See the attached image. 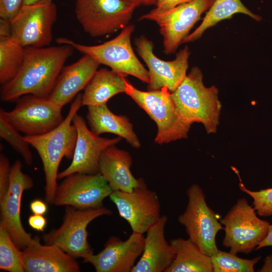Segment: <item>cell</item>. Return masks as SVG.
Here are the masks:
<instances>
[{"label": "cell", "instance_id": "obj_1", "mask_svg": "<svg viewBox=\"0 0 272 272\" xmlns=\"http://www.w3.org/2000/svg\"><path fill=\"white\" fill-rule=\"evenodd\" d=\"M74 49L66 44L25 47L23 62L18 73L12 80L2 85L1 100L16 102L21 97L29 94L48 98Z\"/></svg>", "mask_w": 272, "mask_h": 272}, {"label": "cell", "instance_id": "obj_2", "mask_svg": "<svg viewBox=\"0 0 272 272\" xmlns=\"http://www.w3.org/2000/svg\"><path fill=\"white\" fill-rule=\"evenodd\" d=\"M82 94H78L71 104L62 122L51 131L40 135L24 136L39 155L45 175V197L52 203L58 186V170L61 160L72 159L77 138V131L72 122L74 115L82 105Z\"/></svg>", "mask_w": 272, "mask_h": 272}, {"label": "cell", "instance_id": "obj_3", "mask_svg": "<svg viewBox=\"0 0 272 272\" xmlns=\"http://www.w3.org/2000/svg\"><path fill=\"white\" fill-rule=\"evenodd\" d=\"M202 79L201 70L193 67L171 96L177 110L186 121L190 124L201 123L208 133H215L222 108L218 89L215 86L206 87Z\"/></svg>", "mask_w": 272, "mask_h": 272}, {"label": "cell", "instance_id": "obj_4", "mask_svg": "<svg viewBox=\"0 0 272 272\" xmlns=\"http://www.w3.org/2000/svg\"><path fill=\"white\" fill-rule=\"evenodd\" d=\"M125 85V93L157 124L158 131L155 139L156 143L162 145L187 138L191 124L178 113L167 87L143 91L135 88L127 80Z\"/></svg>", "mask_w": 272, "mask_h": 272}, {"label": "cell", "instance_id": "obj_5", "mask_svg": "<svg viewBox=\"0 0 272 272\" xmlns=\"http://www.w3.org/2000/svg\"><path fill=\"white\" fill-rule=\"evenodd\" d=\"M134 30V25H128L112 39L96 45H86L66 38H58L56 41L72 46L115 72L133 76L148 84V71L139 60L131 45V37Z\"/></svg>", "mask_w": 272, "mask_h": 272}, {"label": "cell", "instance_id": "obj_6", "mask_svg": "<svg viewBox=\"0 0 272 272\" xmlns=\"http://www.w3.org/2000/svg\"><path fill=\"white\" fill-rule=\"evenodd\" d=\"M220 222L224 226L223 245L236 254H248L255 249L267 235L270 225L257 216L244 198L238 199Z\"/></svg>", "mask_w": 272, "mask_h": 272}, {"label": "cell", "instance_id": "obj_7", "mask_svg": "<svg viewBox=\"0 0 272 272\" xmlns=\"http://www.w3.org/2000/svg\"><path fill=\"white\" fill-rule=\"evenodd\" d=\"M136 8L125 0H76L75 13L84 31L98 37L126 27Z\"/></svg>", "mask_w": 272, "mask_h": 272}, {"label": "cell", "instance_id": "obj_8", "mask_svg": "<svg viewBox=\"0 0 272 272\" xmlns=\"http://www.w3.org/2000/svg\"><path fill=\"white\" fill-rule=\"evenodd\" d=\"M215 0H192L172 9L161 10L156 8L142 15L139 21L155 22L163 37L164 52L174 53L201 15L208 11Z\"/></svg>", "mask_w": 272, "mask_h": 272}, {"label": "cell", "instance_id": "obj_9", "mask_svg": "<svg viewBox=\"0 0 272 272\" xmlns=\"http://www.w3.org/2000/svg\"><path fill=\"white\" fill-rule=\"evenodd\" d=\"M187 204L178 218L189 239L205 254L211 257L219 250L216 242L218 232L224 227L219 216L208 205L200 187L191 185L187 190Z\"/></svg>", "mask_w": 272, "mask_h": 272}, {"label": "cell", "instance_id": "obj_10", "mask_svg": "<svg viewBox=\"0 0 272 272\" xmlns=\"http://www.w3.org/2000/svg\"><path fill=\"white\" fill-rule=\"evenodd\" d=\"M111 214L104 207L79 209L66 206L61 226L43 235V240L45 244L55 245L76 258H83L93 253L88 241V225L99 217Z\"/></svg>", "mask_w": 272, "mask_h": 272}, {"label": "cell", "instance_id": "obj_11", "mask_svg": "<svg viewBox=\"0 0 272 272\" xmlns=\"http://www.w3.org/2000/svg\"><path fill=\"white\" fill-rule=\"evenodd\" d=\"M14 108L6 111L1 108L9 122L26 135L47 133L57 127L63 120L62 108L48 98L26 95L16 101Z\"/></svg>", "mask_w": 272, "mask_h": 272}, {"label": "cell", "instance_id": "obj_12", "mask_svg": "<svg viewBox=\"0 0 272 272\" xmlns=\"http://www.w3.org/2000/svg\"><path fill=\"white\" fill-rule=\"evenodd\" d=\"M57 17L52 2L40 1L23 5L9 20L12 35L24 47L48 46L52 40V29Z\"/></svg>", "mask_w": 272, "mask_h": 272}, {"label": "cell", "instance_id": "obj_13", "mask_svg": "<svg viewBox=\"0 0 272 272\" xmlns=\"http://www.w3.org/2000/svg\"><path fill=\"white\" fill-rule=\"evenodd\" d=\"M109 197L132 232L144 234L161 217L159 197L144 180L131 191H113Z\"/></svg>", "mask_w": 272, "mask_h": 272}, {"label": "cell", "instance_id": "obj_14", "mask_svg": "<svg viewBox=\"0 0 272 272\" xmlns=\"http://www.w3.org/2000/svg\"><path fill=\"white\" fill-rule=\"evenodd\" d=\"M133 43L148 68L150 79L148 91L167 87L171 93L174 92L186 76L190 53L189 47L185 46L179 50L174 60L165 61L155 55L153 41L145 35L135 38Z\"/></svg>", "mask_w": 272, "mask_h": 272}, {"label": "cell", "instance_id": "obj_15", "mask_svg": "<svg viewBox=\"0 0 272 272\" xmlns=\"http://www.w3.org/2000/svg\"><path fill=\"white\" fill-rule=\"evenodd\" d=\"M113 192L100 173H74L63 178L57 186L52 204L79 209L103 207V201Z\"/></svg>", "mask_w": 272, "mask_h": 272}, {"label": "cell", "instance_id": "obj_16", "mask_svg": "<svg viewBox=\"0 0 272 272\" xmlns=\"http://www.w3.org/2000/svg\"><path fill=\"white\" fill-rule=\"evenodd\" d=\"M22 164L17 160L11 166L10 183L7 193L0 202L1 223L7 229L12 240L21 250H24L33 238L23 227L21 219L23 193L33 186V181L22 171Z\"/></svg>", "mask_w": 272, "mask_h": 272}, {"label": "cell", "instance_id": "obj_17", "mask_svg": "<svg viewBox=\"0 0 272 272\" xmlns=\"http://www.w3.org/2000/svg\"><path fill=\"white\" fill-rule=\"evenodd\" d=\"M72 122L76 128L77 138L72 162L58 173V179L74 174H94L99 173V160L102 152L107 148L116 145L122 138H102L93 133L87 126L86 121L77 113Z\"/></svg>", "mask_w": 272, "mask_h": 272}, {"label": "cell", "instance_id": "obj_18", "mask_svg": "<svg viewBox=\"0 0 272 272\" xmlns=\"http://www.w3.org/2000/svg\"><path fill=\"white\" fill-rule=\"evenodd\" d=\"M144 241L143 234L133 232L124 241L111 236L100 252L84 256L83 262L91 264L97 272H131L143 252Z\"/></svg>", "mask_w": 272, "mask_h": 272}, {"label": "cell", "instance_id": "obj_19", "mask_svg": "<svg viewBox=\"0 0 272 272\" xmlns=\"http://www.w3.org/2000/svg\"><path fill=\"white\" fill-rule=\"evenodd\" d=\"M100 63L84 54L78 61L63 67L48 99L62 108L84 89Z\"/></svg>", "mask_w": 272, "mask_h": 272}, {"label": "cell", "instance_id": "obj_20", "mask_svg": "<svg viewBox=\"0 0 272 272\" xmlns=\"http://www.w3.org/2000/svg\"><path fill=\"white\" fill-rule=\"evenodd\" d=\"M26 272H78L80 265L76 257L55 245H42L39 237L22 250Z\"/></svg>", "mask_w": 272, "mask_h": 272}, {"label": "cell", "instance_id": "obj_21", "mask_svg": "<svg viewBox=\"0 0 272 272\" xmlns=\"http://www.w3.org/2000/svg\"><path fill=\"white\" fill-rule=\"evenodd\" d=\"M167 221L166 216H161L147 231L143 252L131 272H165L171 264L175 254L165 238Z\"/></svg>", "mask_w": 272, "mask_h": 272}, {"label": "cell", "instance_id": "obj_22", "mask_svg": "<svg viewBox=\"0 0 272 272\" xmlns=\"http://www.w3.org/2000/svg\"><path fill=\"white\" fill-rule=\"evenodd\" d=\"M132 158L129 153L118 149L115 145L105 149L99 160V173L113 191H131L144 180L136 179L130 167Z\"/></svg>", "mask_w": 272, "mask_h": 272}, {"label": "cell", "instance_id": "obj_23", "mask_svg": "<svg viewBox=\"0 0 272 272\" xmlns=\"http://www.w3.org/2000/svg\"><path fill=\"white\" fill-rule=\"evenodd\" d=\"M86 115L90 130L96 135L111 133L124 139L133 148H140V142L132 124L125 115H117L108 108L107 103L87 106Z\"/></svg>", "mask_w": 272, "mask_h": 272}, {"label": "cell", "instance_id": "obj_24", "mask_svg": "<svg viewBox=\"0 0 272 272\" xmlns=\"http://www.w3.org/2000/svg\"><path fill=\"white\" fill-rule=\"evenodd\" d=\"M125 76L106 68L98 70L84 89L82 105L106 104L114 96L125 93Z\"/></svg>", "mask_w": 272, "mask_h": 272}, {"label": "cell", "instance_id": "obj_25", "mask_svg": "<svg viewBox=\"0 0 272 272\" xmlns=\"http://www.w3.org/2000/svg\"><path fill=\"white\" fill-rule=\"evenodd\" d=\"M175 257L165 272H213L210 256L204 254L189 239H173L170 241Z\"/></svg>", "mask_w": 272, "mask_h": 272}, {"label": "cell", "instance_id": "obj_26", "mask_svg": "<svg viewBox=\"0 0 272 272\" xmlns=\"http://www.w3.org/2000/svg\"><path fill=\"white\" fill-rule=\"evenodd\" d=\"M237 13H242L252 19L260 21L262 18L253 13L240 0H215L200 25L183 41V43L193 42L199 39L205 31L214 26L219 22L231 18Z\"/></svg>", "mask_w": 272, "mask_h": 272}, {"label": "cell", "instance_id": "obj_27", "mask_svg": "<svg viewBox=\"0 0 272 272\" xmlns=\"http://www.w3.org/2000/svg\"><path fill=\"white\" fill-rule=\"evenodd\" d=\"M25 47L12 34L0 36V83L12 80L24 60Z\"/></svg>", "mask_w": 272, "mask_h": 272}, {"label": "cell", "instance_id": "obj_28", "mask_svg": "<svg viewBox=\"0 0 272 272\" xmlns=\"http://www.w3.org/2000/svg\"><path fill=\"white\" fill-rule=\"evenodd\" d=\"M20 250L0 222V269L9 272L25 271Z\"/></svg>", "mask_w": 272, "mask_h": 272}, {"label": "cell", "instance_id": "obj_29", "mask_svg": "<svg viewBox=\"0 0 272 272\" xmlns=\"http://www.w3.org/2000/svg\"><path fill=\"white\" fill-rule=\"evenodd\" d=\"M211 258L214 272H253L254 265L260 260L261 256L247 259L219 249Z\"/></svg>", "mask_w": 272, "mask_h": 272}, {"label": "cell", "instance_id": "obj_30", "mask_svg": "<svg viewBox=\"0 0 272 272\" xmlns=\"http://www.w3.org/2000/svg\"><path fill=\"white\" fill-rule=\"evenodd\" d=\"M0 137L21 155L27 165H32L33 155L29 149V144L9 122L1 110Z\"/></svg>", "mask_w": 272, "mask_h": 272}, {"label": "cell", "instance_id": "obj_31", "mask_svg": "<svg viewBox=\"0 0 272 272\" xmlns=\"http://www.w3.org/2000/svg\"><path fill=\"white\" fill-rule=\"evenodd\" d=\"M235 172L239 177L240 190L253 199V207L256 213L262 217H272V188L258 191L250 190L244 185L236 170Z\"/></svg>", "mask_w": 272, "mask_h": 272}, {"label": "cell", "instance_id": "obj_32", "mask_svg": "<svg viewBox=\"0 0 272 272\" xmlns=\"http://www.w3.org/2000/svg\"><path fill=\"white\" fill-rule=\"evenodd\" d=\"M11 166L8 158L0 155V202L5 197L9 187Z\"/></svg>", "mask_w": 272, "mask_h": 272}, {"label": "cell", "instance_id": "obj_33", "mask_svg": "<svg viewBox=\"0 0 272 272\" xmlns=\"http://www.w3.org/2000/svg\"><path fill=\"white\" fill-rule=\"evenodd\" d=\"M24 0H0L1 19L10 20L20 11Z\"/></svg>", "mask_w": 272, "mask_h": 272}, {"label": "cell", "instance_id": "obj_34", "mask_svg": "<svg viewBox=\"0 0 272 272\" xmlns=\"http://www.w3.org/2000/svg\"><path fill=\"white\" fill-rule=\"evenodd\" d=\"M28 221L30 227L38 231H43L47 224L46 219L41 215H31Z\"/></svg>", "mask_w": 272, "mask_h": 272}, {"label": "cell", "instance_id": "obj_35", "mask_svg": "<svg viewBox=\"0 0 272 272\" xmlns=\"http://www.w3.org/2000/svg\"><path fill=\"white\" fill-rule=\"evenodd\" d=\"M191 1L192 0H158L156 5V8L161 10H169Z\"/></svg>", "mask_w": 272, "mask_h": 272}, {"label": "cell", "instance_id": "obj_36", "mask_svg": "<svg viewBox=\"0 0 272 272\" xmlns=\"http://www.w3.org/2000/svg\"><path fill=\"white\" fill-rule=\"evenodd\" d=\"M30 208L33 214L44 215L47 213V207L46 203L39 199H34L30 205Z\"/></svg>", "mask_w": 272, "mask_h": 272}, {"label": "cell", "instance_id": "obj_37", "mask_svg": "<svg viewBox=\"0 0 272 272\" xmlns=\"http://www.w3.org/2000/svg\"><path fill=\"white\" fill-rule=\"evenodd\" d=\"M272 246V225H269L268 233L264 239L256 247L255 250H259L262 248Z\"/></svg>", "mask_w": 272, "mask_h": 272}, {"label": "cell", "instance_id": "obj_38", "mask_svg": "<svg viewBox=\"0 0 272 272\" xmlns=\"http://www.w3.org/2000/svg\"><path fill=\"white\" fill-rule=\"evenodd\" d=\"M258 271L272 272V254L264 258V264Z\"/></svg>", "mask_w": 272, "mask_h": 272}, {"label": "cell", "instance_id": "obj_39", "mask_svg": "<svg viewBox=\"0 0 272 272\" xmlns=\"http://www.w3.org/2000/svg\"><path fill=\"white\" fill-rule=\"evenodd\" d=\"M158 0H141V5L149 6L151 5H156Z\"/></svg>", "mask_w": 272, "mask_h": 272}, {"label": "cell", "instance_id": "obj_40", "mask_svg": "<svg viewBox=\"0 0 272 272\" xmlns=\"http://www.w3.org/2000/svg\"><path fill=\"white\" fill-rule=\"evenodd\" d=\"M134 4L137 7L141 5V0H125Z\"/></svg>", "mask_w": 272, "mask_h": 272}, {"label": "cell", "instance_id": "obj_41", "mask_svg": "<svg viewBox=\"0 0 272 272\" xmlns=\"http://www.w3.org/2000/svg\"><path fill=\"white\" fill-rule=\"evenodd\" d=\"M41 0H24V5H29L40 1Z\"/></svg>", "mask_w": 272, "mask_h": 272}, {"label": "cell", "instance_id": "obj_42", "mask_svg": "<svg viewBox=\"0 0 272 272\" xmlns=\"http://www.w3.org/2000/svg\"><path fill=\"white\" fill-rule=\"evenodd\" d=\"M41 1H48V2H52V0H41Z\"/></svg>", "mask_w": 272, "mask_h": 272}]
</instances>
